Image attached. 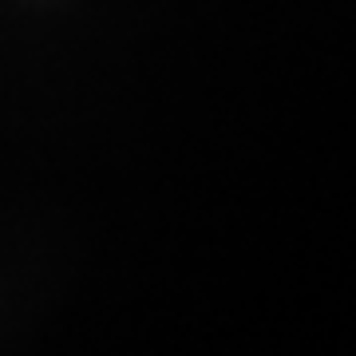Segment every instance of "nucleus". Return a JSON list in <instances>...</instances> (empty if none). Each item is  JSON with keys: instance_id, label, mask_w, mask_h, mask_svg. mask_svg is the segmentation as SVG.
Returning <instances> with one entry per match:
<instances>
[]
</instances>
